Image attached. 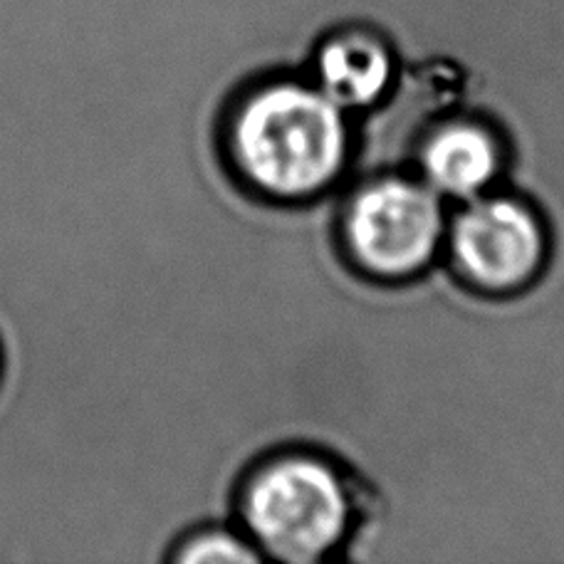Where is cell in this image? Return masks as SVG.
<instances>
[{
	"label": "cell",
	"mask_w": 564,
	"mask_h": 564,
	"mask_svg": "<svg viewBox=\"0 0 564 564\" xmlns=\"http://www.w3.org/2000/svg\"><path fill=\"white\" fill-rule=\"evenodd\" d=\"M181 562H256L258 552L228 532H204L178 552Z\"/></svg>",
	"instance_id": "cell-7"
},
{
	"label": "cell",
	"mask_w": 564,
	"mask_h": 564,
	"mask_svg": "<svg viewBox=\"0 0 564 564\" xmlns=\"http://www.w3.org/2000/svg\"><path fill=\"white\" fill-rule=\"evenodd\" d=\"M0 371H3V351H0Z\"/></svg>",
	"instance_id": "cell-8"
},
{
	"label": "cell",
	"mask_w": 564,
	"mask_h": 564,
	"mask_svg": "<svg viewBox=\"0 0 564 564\" xmlns=\"http://www.w3.org/2000/svg\"><path fill=\"white\" fill-rule=\"evenodd\" d=\"M345 109L319 87L270 85L236 119L234 147L246 176L268 194L307 196L329 186L347 159Z\"/></svg>",
	"instance_id": "cell-1"
},
{
	"label": "cell",
	"mask_w": 564,
	"mask_h": 564,
	"mask_svg": "<svg viewBox=\"0 0 564 564\" xmlns=\"http://www.w3.org/2000/svg\"><path fill=\"white\" fill-rule=\"evenodd\" d=\"M394 63L375 30L347 28L325 40L317 53L319 89L341 109L375 105L391 83Z\"/></svg>",
	"instance_id": "cell-5"
},
{
	"label": "cell",
	"mask_w": 564,
	"mask_h": 564,
	"mask_svg": "<svg viewBox=\"0 0 564 564\" xmlns=\"http://www.w3.org/2000/svg\"><path fill=\"white\" fill-rule=\"evenodd\" d=\"M421 164L436 194L476 198L498 176V141L478 124L453 122L426 141Z\"/></svg>",
	"instance_id": "cell-6"
},
{
	"label": "cell",
	"mask_w": 564,
	"mask_h": 564,
	"mask_svg": "<svg viewBox=\"0 0 564 564\" xmlns=\"http://www.w3.org/2000/svg\"><path fill=\"white\" fill-rule=\"evenodd\" d=\"M451 243L466 278L486 290L525 285L545 253L538 218L510 198L470 200L453 224Z\"/></svg>",
	"instance_id": "cell-4"
},
{
	"label": "cell",
	"mask_w": 564,
	"mask_h": 564,
	"mask_svg": "<svg viewBox=\"0 0 564 564\" xmlns=\"http://www.w3.org/2000/svg\"><path fill=\"white\" fill-rule=\"evenodd\" d=\"M243 516L270 555L312 562L335 547L347 532L349 500L337 473L325 463L282 458L250 482Z\"/></svg>",
	"instance_id": "cell-2"
},
{
	"label": "cell",
	"mask_w": 564,
	"mask_h": 564,
	"mask_svg": "<svg viewBox=\"0 0 564 564\" xmlns=\"http://www.w3.org/2000/svg\"><path fill=\"white\" fill-rule=\"evenodd\" d=\"M443 236L438 194L409 178H381L361 188L347 214V238L367 270L399 278L416 273Z\"/></svg>",
	"instance_id": "cell-3"
}]
</instances>
